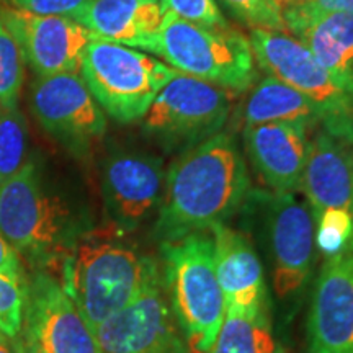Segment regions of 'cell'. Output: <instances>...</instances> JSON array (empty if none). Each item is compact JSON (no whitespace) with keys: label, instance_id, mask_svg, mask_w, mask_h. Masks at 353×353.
Returning <instances> with one entry per match:
<instances>
[{"label":"cell","instance_id":"7402d4cb","mask_svg":"<svg viewBox=\"0 0 353 353\" xmlns=\"http://www.w3.org/2000/svg\"><path fill=\"white\" fill-rule=\"evenodd\" d=\"M206 353H285L275 329L273 306L254 316L226 314Z\"/></svg>","mask_w":353,"mask_h":353},{"label":"cell","instance_id":"2e32d148","mask_svg":"<svg viewBox=\"0 0 353 353\" xmlns=\"http://www.w3.org/2000/svg\"><path fill=\"white\" fill-rule=\"evenodd\" d=\"M210 232L226 314L254 316L273 306L262 257L252 239L228 223L216 224Z\"/></svg>","mask_w":353,"mask_h":353},{"label":"cell","instance_id":"9c48e42d","mask_svg":"<svg viewBox=\"0 0 353 353\" xmlns=\"http://www.w3.org/2000/svg\"><path fill=\"white\" fill-rule=\"evenodd\" d=\"M231 100L223 88L176 72L162 87L143 123V132L167 154H182L223 131Z\"/></svg>","mask_w":353,"mask_h":353},{"label":"cell","instance_id":"8fae6325","mask_svg":"<svg viewBox=\"0 0 353 353\" xmlns=\"http://www.w3.org/2000/svg\"><path fill=\"white\" fill-rule=\"evenodd\" d=\"M164 159L144 151H117L101 165L107 228L132 234L156 218L164 190Z\"/></svg>","mask_w":353,"mask_h":353},{"label":"cell","instance_id":"1f68e13d","mask_svg":"<svg viewBox=\"0 0 353 353\" xmlns=\"http://www.w3.org/2000/svg\"><path fill=\"white\" fill-rule=\"evenodd\" d=\"M19 353H41L39 350H37V348H34L32 343H21V345L19 347V350H17Z\"/></svg>","mask_w":353,"mask_h":353},{"label":"cell","instance_id":"cb8c5ba5","mask_svg":"<svg viewBox=\"0 0 353 353\" xmlns=\"http://www.w3.org/2000/svg\"><path fill=\"white\" fill-rule=\"evenodd\" d=\"M25 82V57L6 21L0 17V105L19 107Z\"/></svg>","mask_w":353,"mask_h":353},{"label":"cell","instance_id":"d4e9b609","mask_svg":"<svg viewBox=\"0 0 353 353\" xmlns=\"http://www.w3.org/2000/svg\"><path fill=\"white\" fill-rule=\"evenodd\" d=\"M236 20L250 30L283 32L286 26L278 0H219Z\"/></svg>","mask_w":353,"mask_h":353},{"label":"cell","instance_id":"d6a6232c","mask_svg":"<svg viewBox=\"0 0 353 353\" xmlns=\"http://www.w3.org/2000/svg\"><path fill=\"white\" fill-rule=\"evenodd\" d=\"M350 154H352V164H353V144L350 145Z\"/></svg>","mask_w":353,"mask_h":353},{"label":"cell","instance_id":"f546056e","mask_svg":"<svg viewBox=\"0 0 353 353\" xmlns=\"http://www.w3.org/2000/svg\"><path fill=\"white\" fill-rule=\"evenodd\" d=\"M0 275L12 278V280L20 281V283H26L20 255L3 239V236H0Z\"/></svg>","mask_w":353,"mask_h":353},{"label":"cell","instance_id":"83f0119b","mask_svg":"<svg viewBox=\"0 0 353 353\" xmlns=\"http://www.w3.org/2000/svg\"><path fill=\"white\" fill-rule=\"evenodd\" d=\"M285 26L324 13H353V0H278Z\"/></svg>","mask_w":353,"mask_h":353},{"label":"cell","instance_id":"8992f818","mask_svg":"<svg viewBox=\"0 0 353 353\" xmlns=\"http://www.w3.org/2000/svg\"><path fill=\"white\" fill-rule=\"evenodd\" d=\"M172 69L219 88L247 90L257 79L249 38L231 26H203L165 13L156 51Z\"/></svg>","mask_w":353,"mask_h":353},{"label":"cell","instance_id":"9a60e30c","mask_svg":"<svg viewBox=\"0 0 353 353\" xmlns=\"http://www.w3.org/2000/svg\"><path fill=\"white\" fill-rule=\"evenodd\" d=\"M0 17L37 77L79 72L87 44L95 39L70 17L33 15L19 8L0 10Z\"/></svg>","mask_w":353,"mask_h":353},{"label":"cell","instance_id":"6da1fadb","mask_svg":"<svg viewBox=\"0 0 353 353\" xmlns=\"http://www.w3.org/2000/svg\"><path fill=\"white\" fill-rule=\"evenodd\" d=\"M250 190L237 139L221 131L179 154L165 170L152 237L162 244L228 223L241 213Z\"/></svg>","mask_w":353,"mask_h":353},{"label":"cell","instance_id":"4dcf8cb0","mask_svg":"<svg viewBox=\"0 0 353 353\" xmlns=\"http://www.w3.org/2000/svg\"><path fill=\"white\" fill-rule=\"evenodd\" d=\"M13 341L15 339H10L0 330V353H13Z\"/></svg>","mask_w":353,"mask_h":353},{"label":"cell","instance_id":"603a6c76","mask_svg":"<svg viewBox=\"0 0 353 353\" xmlns=\"http://www.w3.org/2000/svg\"><path fill=\"white\" fill-rule=\"evenodd\" d=\"M28 162V126L20 108L0 105V185Z\"/></svg>","mask_w":353,"mask_h":353},{"label":"cell","instance_id":"7a4b0ae2","mask_svg":"<svg viewBox=\"0 0 353 353\" xmlns=\"http://www.w3.org/2000/svg\"><path fill=\"white\" fill-rule=\"evenodd\" d=\"M241 211L265 247L273 314L286 329L301 311L314 278L319 252L311 208L296 193L252 188Z\"/></svg>","mask_w":353,"mask_h":353},{"label":"cell","instance_id":"5bb4252c","mask_svg":"<svg viewBox=\"0 0 353 353\" xmlns=\"http://www.w3.org/2000/svg\"><path fill=\"white\" fill-rule=\"evenodd\" d=\"M309 353H353V244L324 257L309 301Z\"/></svg>","mask_w":353,"mask_h":353},{"label":"cell","instance_id":"277c9868","mask_svg":"<svg viewBox=\"0 0 353 353\" xmlns=\"http://www.w3.org/2000/svg\"><path fill=\"white\" fill-rule=\"evenodd\" d=\"M90 224L34 161L0 185V236L33 267L65 262Z\"/></svg>","mask_w":353,"mask_h":353},{"label":"cell","instance_id":"d6986e66","mask_svg":"<svg viewBox=\"0 0 353 353\" xmlns=\"http://www.w3.org/2000/svg\"><path fill=\"white\" fill-rule=\"evenodd\" d=\"M164 17L161 0H90L70 19L95 39L154 52Z\"/></svg>","mask_w":353,"mask_h":353},{"label":"cell","instance_id":"3957f363","mask_svg":"<svg viewBox=\"0 0 353 353\" xmlns=\"http://www.w3.org/2000/svg\"><path fill=\"white\" fill-rule=\"evenodd\" d=\"M112 228L90 229L63 263V288L92 330L120 312L152 281L161 263Z\"/></svg>","mask_w":353,"mask_h":353},{"label":"cell","instance_id":"ac0fdd59","mask_svg":"<svg viewBox=\"0 0 353 353\" xmlns=\"http://www.w3.org/2000/svg\"><path fill=\"white\" fill-rule=\"evenodd\" d=\"M299 192L312 216L327 210L353 216V164L350 145L321 130L309 141Z\"/></svg>","mask_w":353,"mask_h":353},{"label":"cell","instance_id":"4316f807","mask_svg":"<svg viewBox=\"0 0 353 353\" xmlns=\"http://www.w3.org/2000/svg\"><path fill=\"white\" fill-rule=\"evenodd\" d=\"M165 13L203 26H228L216 0H161Z\"/></svg>","mask_w":353,"mask_h":353},{"label":"cell","instance_id":"52a82bcc","mask_svg":"<svg viewBox=\"0 0 353 353\" xmlns=\"http://www.w3.org/2000/svg\"><path fill=\"white\" fill-rule=\"evenodd\" d=\"M79 74L103 113L130 125L143 120L176 70L139 50L92 39L83 51Z\"/></svg>","mask_w":353,"mask_h":353},{"label":"cell","instance_id":"f1b7e54d","mask_svg":"<svg viewBox=\"0 0 353 353\" xmlns=\"http://www.w3.org/2000/svg\"><path fill=\"white\" fill-rule=\"evenodd\" d=\"M90 0H12L19 10L33 15H61L72 17Z\"/></svg>","mask_w":353,"mask_h":353},{"label":"cell","instance_id":"7c38bea8","mask_svg":"<svg viewBox=\"0 0 353 353\" xmlns=\"http://www.w3.org/2000/svg\"><path fill=\"white\" fill-rule=\"evenodd\" d=\"M94 334L103 353H192L172 312L162 275Z\"/></svg>","mask_w":353,"mask_h":353},{"label":"cell","instance_id":"4fadbf2b","mask_svg":"<svg viewBox=\"0 0 353 353\" xmlns=\"http://www.w3.org/2000/svg\"><path fill=\"white\" fill-rule=\"evenodd\" d=\"M28 343L41 353H103L68 291L46 272L25 283Z\"/></svg>","mask_w":353,"mask_h":353},{"label":"cell","instance_id":"30bf717a","mask_svg":"<svg viewBox=\"0 0 353 353\" xmlns=\"http://www.w3.org/2000/svg\"><path fill=\"white\" fill-rule=\"evenodd\" d=\"M30 107L43 130L79 157L87 156L107 131V114L79 72L34 79Z\"/></svg>","mask_w":353,"mask_h":353},{"label":"cell","instance_id":"e0dca14e","mask_svg":"<svg viewBox=\"0 0 353 353\" xmlns=\"http://www.w3.org/2000/svg\"><path fill=\"white\" fill-rule=\"evenodd\" d=\"M306 121H272L244 126L245 156L267 190L296 193L309 151Z\"/></svg>","mask_w":353,"mask_h":353},{"label":"cell","instance_id":"5b68a950","mask_svg":"<svg viewBox=\"0 0 353 353\" xmlns=\"http://www.w3.org/2000/svg\"><path fill=\"white\" fill-rule=\"evenodd\" d=\"M164 290L192 353H206L226 317L210 231L159 244Z\"/></svg>","mask_w":353,"mask_h":353},{"label":"cell","instance_id":"44dd1931","mask_svg":"<svg viewBox=\"0 0 353 353\" xmlns=\"http://www.w3.org/2000/svg\"><path fill=\"white\" fill-rule=\"evenodd\" d=\"M244 126L272 121H306L321 125L319 108L288 83L268 76L252 88L244 105Z\"/></svg>","mask_w":353,"mask_h":353},{"label":"cell","instance_id":"ba28073f","mask_svg":"<svg viewBox=\"0 0 353 353\" xmlns=\"http://www.w3.org/2000/svg\"><path fill=\"white\" fill-rule=\"evenodd\" d=\"M250 46L268 76L288 83L319 108L322 130L353 144V99L311 54L304 44L283 32L250 30Z\"/></svg>","mask_w":353,"mask_h":353},{"label":"cell","instance_id":"ffe728a7","mask_svg":"<svg viewBox=\"0 0 353 353\" xmlns=\"http://www.w3.org/2000/svg\"><path fill=\"white\" fill-rule=\"evenodd\" d=\"M316 61L353 99V13H324L290 25Z\"/></svg>","mask_w":353,"mask_h":353},{"label":"cell","instance_id":"484cf974","mask_svg":"<svg viewBox=\"0 0 353 353\" xmlns=\"http://www.w3.org/2000/svg\"><path fill=\"white\" fill-rule=\"evenodd\" d=\"M25 283L0 275V330L17 339L23 325Z\"/></svg>","mask_w":353,"mask_h":353}]
</instances>
